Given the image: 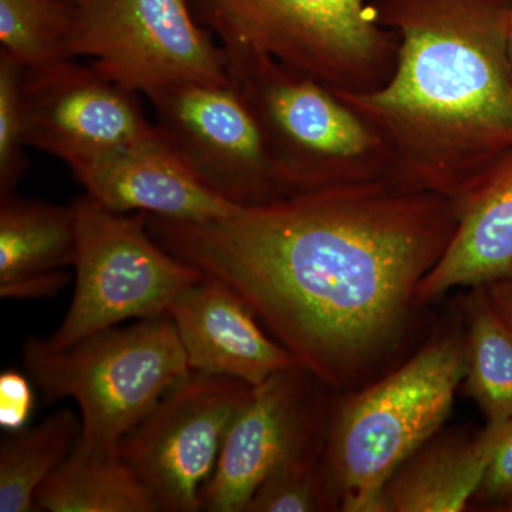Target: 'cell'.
<instances>
[{
	"label": "cell",
	"mask_w": 512,
	"mask_h": 512,
	"mask_svg": "<svg viewBox=\"0 0 512 512\" xmlns=\"http://www.w3.org/2000/svg\"><path fill=\"white\" fill-rule=\"evenodd\" d=\"M143 215L165 251L234 289L336 392L363 384L400 348L458 220L456 201L393 177L295 192L217 220Z\"/></svg>",
	"instance_id": "1"
},
{
	"label": "cell",
	"mask_w": 512,
	"mask_h": 512,
	"mask_svg": "<svg viewBox=\"0 0 512 512\" xmlns=\"http://www.w3.org/2000/svg\"><path fill=\"white\" fill-rule=\"evenodd\" d=\"M512 6L504 0H387L392 76L335 93L382 141L394 180L458 200L512 151Z\"/></svg>",
	"instance_id": "2"
},
{
	"label": "cell",
	"mask_w": 512,
	"mask_h": 512,
	"mask_svg": "<svg viewBox=\"0 0 512 512\" xmlns=\"http://www.w3.org/2000/svg\"><path fill=\"white\" fill-rule=\"evenodd\" d=\"M464 376L466 338L447 333L335 407L325 456L338 484L340 511L383 512L384 487L436 436Z\"/></svg>",
	"instance_id": "3"
},
{
	"label": "cell",
	"mask_w": 512,
	"mask_h": 512,
	"mask_svg": "<svg viewBox=\"0 0 512 512\" xmlns=\"http://www.w3.org/2000/svg\"><path fill=\"white\" fill-rule=\"evenodd\" d=\"M22 357L46 404L77 403V447L99 456H119L121 440L191 372L170 313L100 330L62 349L30 336Z\"/></svg>",
	"instance_id": "4"
},
{
	"label": "cell",
	"mask_w": 512,
	"mask_h": 512,
	"mask_svg": "<svg viewBox=\"0 0 512 512\" xmlns=\"http://www.w3.org/2000/svg\"><path fill=\"white\" fill-rule=\"evenodd\" d=\"M225 53L262 57L330 92L362 93L389 80L397 42L365 0H192Z\"/></svg>",
	"instance_id": "5"
},
{
	"label": "cell",
	"mask_w": 512,
	"mask_h": 512,
	"mask_svg": "<svg viewBox=\"0 0 512 512\" xmlns=\"http://www.w3.org/2000/svg\"><path fill=\"white\" fill-rule=\"evenodd\" d=\"M227 57L232 83L254 111L292 194L392 177L375 131L328 87L262 57Z\"/></svg>",
	"instance_id": "6"
},
{
	"label": "cell",
	"mask_w": 512,
	"mask_h": 512,
	"mask_svg": "<svg viewBox=\"0 0 512 512\" xmlns=\"http://www.w3.org/2000/svg\"><path fill=\"white\" fill-rule=\"evenodd\" d=\"M72 207L76 288L63 322L45 339L52 348H66L127 320L164 315L204 279L200 269L151 237L143 212L117 214L87 194L77 197Z\"/></svg>",
	"instance_id": "7"
},
{
	"label": "cell",
	"mask_w": 512,
	"mask_h": 512,
	"mask_svg": "<svg viewBox=\"0 0 512 512\" xmlns=\"http://www.w3.org/2000/svg\"><path fill=\"white\" fill-rule=\"evenodd\" d=\"M66 57H90L104 76L146 96L175 84L232 83L227 53L188 0H82Z\"/></svg>",
	"instance_id": "8"
},
{
	"label": "cell",
	"mask_w": 512,
	"mask_h": 512,
	"mask_svg": "<svg viewBox=\"0 0 512 512\" xmlns=\"http://www.w3.org/2000/svg\"><path fill=\"white\" fill-rule=\"evenodd\" d=\"M251 392L252 386L232 377L190 372L121 440V460L147 488L158 511H201L202 485Z\"/></svg>",
	"instance_id": "9"
},
{
	"label": "cell",
	"mask_w": 512,
	"mask_h": 512,
	"mask_svg": "<svg viewBox=\"0 0 512 512\" xmlns=\"http://www.w3.org/2000/svg\"><path fill=\"white\" fill-rule=\"evenodd\" d=\"M158 130L222 200L265 204L292 195L264 130L234 83H187L147 94Z\"/></svg>",
	"instance_id": "10"
},
{
	"label": "cell",
	"mask_w": 512,
	"mask_h": 512,
	"mask_svg": "<svg viewBox=\"0 0 512 512\" xmlns=\"http://www.w3.org/2000/svg\"><path fill=\"white\" fill-rule=\"evenodd\" d=\"M325 383L302 365L252 387L222 441L201 511L244 512L272 471L293 458L323 453L329 410Z\"/></svg>",
	"instance_id": "11"
},
{
	"label": "cell",
	"mask_w": 512,
	"mask_h": 512,
	"mask_svg": "<svg viewBox=\"0 0 512 512\" xmlns=\"http://www.w3.org/2000/svg\"><path fill=\"white\" fill-rule=\"evenodd\" d=\"M138 93L72 59L25 70L26 143L76 171L160 133Z\"/></svg>",
	"instance_id": "12"
},
{
	"label": "cell",
	"mask_w": 512,
	"mask_h": 512,
	"mask_svg": "<svg viewBox=\"0 0 512 512\" xmlns=\"http://www.w3.org/2000/svg\"><path fill=\"white\" fill-rule=\"evenodd\" d=\"M170 316L191 372L227 376L255 387L299 365L234 289L211 276L184 292Z\"/></svg>",
	"instance_id": "13"
},
{
	"label": "cell",
	"mask_w": 512,
	"mask_h": 512,
	"mask_svg": "<svg viewBox=\"0 0 512 512\" xmlns=\"http://www.w3.org/2000/svg\"><path fill=\"white\" fill-rule=\"evenodd\" d=\"M73 175L87 195L117 214L144 212L201 222L227 217L239 208L202 183L161 131Z\"/></svg>",
	"instance_id": "14"
},
{
	"label": "cell",
	"mask_w": 512,
	"mask_h": 512,
	"mask_svg": "<svg viewBox=\"0 0 512 512\" xmlns=\"http://www.w3.org/2000/svg\"><path fill=\"white\" fill-rule=\"evenodd\" d=\"M456 202V231L421 281L420 306L458 286L474 288L512 276V151L491 164Z\"/></svg>",
	"instance_id": "15"
},
{
	"label": "cell",
	"mask_w": 512,
	"mask_h": 512,
	"mask_svg": "<svg viewBox=\"0 0 512 512\" xmlns=\"http://www.w3.org/2000/svg\"><path fill=\"white\" fill-rule=\"evenodd\" d=\"M507 423L480 433L429 441L390 478L383 512H458L473 503Z\"/></svg>",
	"instance_id": "16"
},
{
	"label": "cell",
	"mask_w": 512,
	"mask_h": 512,
	"mask_svg": "<svg viewBox=\"0 0 512 512\" xmlns=\"http://www.w3.org/2000/svg\"><path fill=\"white\" fill-rule=\"evenodd\" d=\"M76 247L72 205L0 197V285L73 265Z\"/></svg>",
	"instance_id": "17"
},
{
	"label": "cell",
	"mask_w": 512,
	"mask_h": 512,
	"mask_svg": "<svg viewBox=\"0 0 512 512\" xmlns=\"http://www.w3.org/2000/svg\"><path fill=\"white\" fill-rule=\"evenodd\" d=\"M35 511L160 512L120 456L90 454L77 446L37 491Z\"/></svg>",
	"instance_id": "18"
},
{
	"label": "cell",
	"mask_w": 512,
	"mask_h": 512,
	"mask_svg": "<svg viewBox=\"0 0 512 512\" xmlns=\"http://www.w3.org/2000/svg\"><path fill=\"white\" fill-rule=\"evenodd\" d=\"M466 389L488 423L512 420V326L495 308L485 286L466 301Z\"/></svg>",
	"instance_id": "19"
},
{
	"label": "cell",
	"mask_w": 512,
	"mask_h": 512,
	"mask_svg": "<svg viewBox=\"0 0 512 512\" xmlns=\"http://www.w3.org/2000/svg\"><path fill=\"white\" fill-rule=\"evenodd\" d=\"M82 420L59 410L33 429L13 431L0 448V512L35 511V497L50 474L72 453Z\"/></svg>",
	"instance_id": "20"
},
{
	"label": "cell",
	"mask_w": 512,
	"mask_h": 512,
	"mask_svg": "<svg viewBox=\"0 0 512 512\" xmlns=\"http://www.w3.org/2000/svg\"><path fill=\"white\" fill-rule=\"evenodd\" d=\"M74 5L64 0H0L2 50L25 70L66 60Z\"/></svg>",
	"instance_id": "21"
},
{
	"label": "cell",
	"mask_w": 512,
	"mask_h": 512,
	"mask_svg": "<svg viewBox=\"0 0 512 512\" xmlns=\"http://www.w3.org/2000/svg\"><path fill=\"white\" fill-rule=\"evenodd\" d=\"M342 507L325 451L293 458L272 471L245 512H322Z\"/></svg>",
	"instance_id": "22"
},
{
	"label": "cell",
	"mask_w": 512,
	"mask_h": 512,
	"mask_svg": "<svg viewBox=\"0 0 512 512\" xmlns=\"http://www.w3.org/2000/svg\"><path fill=\"white\" fill-rule=\"evenodd\" d=\"M23 82L22 64L0 50V197L15 194L29 167Z\"/></svg>",
	"instance_id": "23"
},
{
	"label": "cell",
	"mask_w": 512,
	"mask_h": 512,
	"mask_svg": "<svg viewBox=\"0 0 512 512\" xmlns=\"http://www.w3.org/2000/svg\"><path fill=\"white\" fill-rule=\"evenodd\" d=\"M473 503L501 511H508L512 505V420L505 427Z\"/></svg>",
	"instance_id": "24"
},
{
	"label": "cell",
	"mask_w": 512,
	"mask_h": 512,
	"mask_svg": "<svg viewBox=\"0 0 512 512\" xmlns=\"http://www.w3.org/2000/svg\"><path fill=\"white\" fill-rule=\"evenodd\" d=\"M35 407V394L28 377L16 370L0 375V427L3 430H22Z\"/></svg>",
	"instance_id": "25"
},
{
	"label": "cell",
	"mask_w": 512,
	"mask_h": 512,
	"mask_svg": "<svg viewBox=\"0 0 512 512\" xmlns=\"http://www.w3.org/2000/svg\"><path fill=\"white\" fill-rule=\"evenodd\" d=\"M69 279L70 275L64 269L32 275L10 284L0 285V296L3 299H18V301L53 298L69 284Z\"/></svg>",
	"instance_id": "26"
},
{
	"label": "cell",
	"mask_w": 512,
	"mask_h": 512,
	"mask_svg": "<svg viewBox=\"0 0 512 512\" xmlns=\"http://www.w3.org/2000/svg\"><path fill=\"white\" fill-rule=\"evenodd\" d=\"M484 286L495 308L512 326V278L500 279Z\"/></svg>",
	"instance_id": "27"
},
{
	"label": "cell",
	"mask_w": 512,
	"mask_h": 512,
	"mask_svg": "<svg viewBox=\"0 0 512 512\" xmlns=\"http://www.w3.org/2000/svg\"><path fill=\"white\" fill-rule=\"evenodd\" d=\"M507 52L508 60H510L512 70V10L510 15V23H508Z\"/></svg>",
	"instance_id": "28"
},
{
	"label": "cell",
	"mask_w": 512,
	"mask_h": 512,
	"mask_svg": "<svg viewBox=\"0 0 512 512\" xmlns=\"http://www.w3.org/2000/svg\"><path fill=\"white\" fill-rule=\"evenodd\" d=\"M64 2L72 3V5H77V3L82 2V0H64Z\"/></svg>",
	"instance_id": "29"
},
{
	"label": "cell",
	"mask_w": 512,
	"mask_h": 512,
	"mask_svg": "<svg viewBox=\"0 0 512 512\" xmlns=\"http://www.w3.org/2000/svg\"><path fill=\"white\" fill-rule=\"evenodd\" d=\"M508 511L512 512V505H511V507H510V508H508Z\"/></svg>",
	"instance_id": "30"
},
{
	"label": "cell",
	"mask_w": 512,
	"mask_h": 512,
	"mask_svg": "<svg viewBox=\"0 0 512 512\" xmlns=\"http://www.w3.org/2000/svg\"><path fill=\"white\" fill-rule=\"evenodd\" d=\"M511 278H512V276H511Z\"/></svg>",
	"instance_id": "31"
}]
</instances>
